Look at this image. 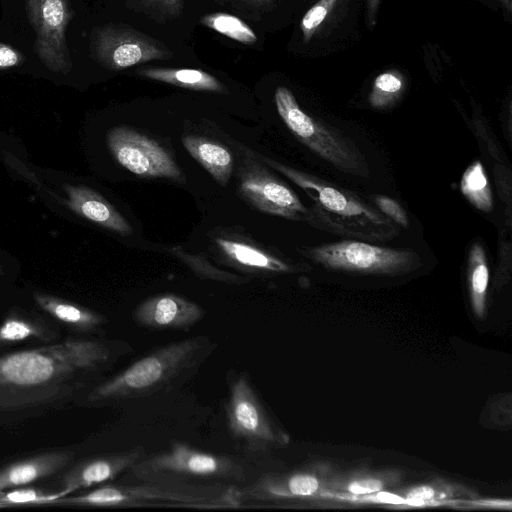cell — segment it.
I'll return each mask as SVG.
<instances>
[{"label":"cell","mask_w":512,"mask_h":512,"mask_svg":"<svg viewBox=\"0 0 512 512\" xmlns=\"http://www.w3.org/2000/svg\"><path fill=\"white\" fill-rule=\"evenodd\" d=\"M200 22L205 27L243 44L252 45L258 40L248 24L232 14L212 13L203 16Z\"/></svg>","instance_id":"d4e9b609"},{"label":"cell","mask_w":512,"mask_h":512,"mask_svg":"<svg viewBox=\"0 0 512 512\" xmlns=\"http://www.w3.org/2000/svg\"><path fill=\"white\" fill-rule=\"evenodd\" d=\"M186 151L221 186H226L233 171L234 160L231 152L220 143L197 135L182 137Z\"/></svg>","instance_id":"ffe728a7"},{"label":"cell","mask_w":512,"mask_h":512,"mask_svg":"<svg viewBox=\"0 0 512 512\" xmlns=\"http://www.w3.org/2000/svg\"><path fill=\"white\" fill-rule=\"evenodd\" d=\"M130 351L122 340L67 338L0 354V425L81 405Z\"/></svg>","instance_id":"6da1fadb"},{"label":"cell","mask_w":512,"mask_h":512,"mask_svg":"<svg viewBox=\"0 0 512 512\" xmlns=\"http://www.w3.org/2000/svg\"><path fill=\"white\" fill-rule=\"evenodd\" d=\"M58 339L57 330L47 321L18 308L10 311L0 324V352L21 344H48Z\"/></svg>","instance_id":"d6986e66"},{"label":"cell","mask_w":512,"mask_h":512,"mask_svg":"<svg viewBox=\"0 0 512 512\" xmlns=\"http://www.w3.org/2000/svg\"><path fill=\"white\" fill-rule=\"evenodd\" d=\"M0 270H1V265H0Z\"/></svg>","instance_id":"74e56055"},{"label":"cell","mask_w":512,"mask_h":512,"mask_svg":"<svg viewBox=\"0 0 512 512\" xmlns=\"http://www.w3.org/2000/svg\"><path fill=\"white\" fill-rule=\"evenodd\" d=\"M26 8L37 35L38 57L50 71L67 74L71 61L65 30L72 18L67 0H26Z\"/></svg>","instance_id":"30bf717a"},{"label":"cell","mask_w":512,"mask_h":512,"mask_svg":"<svg viewBox=\"0 0 512 512\" xmlns=\"http://www.w3.org/2000/svg\"><path fill=\"white\" fill-rule=\"evenodd\" d=\"M226 417L232 437L247 452L256 456L263 455L287 440L245 372H236L230 376Z\"/></svg>","instance_id":"ba28073f"},{"label":"cell","mask_w":512,"mask_h":512,"mask_svg":"<svg viewBox=\"0 0 512 512\" xmlns=\"http://www.w3.org/2000/svg\"><path fill=\"white\" fill-rule=\"evenodd\" d=\"M205 336L173 341L156 348L131 365L95 384L81 406L101 407L157 394L197 371L212 353Z\"/></svg>","instance_id":"7a4b0ae2"},{"label":"cell","mask_w":512,"mask_h":512,"mask_svg":"<svg viewBox=\"0 0 512 512\" xmlns=\"http://www.w3.org/2000/svg\"><path fill=\"white\" fill-rule=\"evenodd\" d=\"M0 508H2L1 504H0Z\"/></svg>","instance_id":"8d00e7d4"},{"label":"cell","mask_w":512,"mask_h":512,"mask_svg":"<svg viewBox=\"0 0 512 512\" xmlns=\"http://www.w3.org/2000/svg\"><path fill=\"white\" fill-rule=\"evenodd\" d=\"M382 486V482L378 479H361L350 483L348 491L355 495H365L380 491Z\"/></svg>","instance_id":"f546056e"},{"label":"cell","mask_w":512,"mask_h":512,"mask_svg":"<svg viewBox=\"0 0 512 512\" xmlns=\"http://www.w3.org/2000/svg\"><path fill=\"white\" fill-rule=\"evenodd\" d=\"M66 496L63 490L57 492H45L35 488H13L0 492V504L2 508L18 505H51L60 497Z\"/></svg>","instance_id":"4316f807"},{"label":"cell","mask_w":512,"mask_h":512,"mask_svg":"<svg viewBox=\"0 0 512 512\" xmlns=\"http://www.w3.org/2000/svg\"><path fill=\"white\" fill-rule=\"evenodd\" d=\"M237 486L140 481L105 484L86 493L55 499L51 505L98 508L238 509Z\"/></svg>","instance_id":"277c9868"},{"label":"cell","mask_w":512,"mask_h":512,"mask_svg":"<svg viewBox=\"0 0 512 512\" xmlns=\"http://www.w3.org/2000/svg\"><path fill=\"white\" fill-rule=\"evenodd\" d=\"M460 189L465 198L478 210H493V195L485 169L480 161H474L464 171Z\"/></svg>","instance_id":"7402d4cb"},{"label":"cell","mask_w":512,"mask_h":512,"mask_svg":"<svg viewBox=\"0 0 512 512\" xmlns=\"http://www.w3.org/2000/svg\"><path fill=\"white\" fill-rule=\"evenodd\" d=\"M142 77L196 91L227 93L213 75L199 69L148 67L137 70Z\"/></svg>","instance_id":"44dd1931"},{"label":"cell","mask_w":512,"mask_h":512,"mask_svg":"<svg viewBox=\"0 0 512 512\" xmlns=\"http://www.w3.org/2000/svg\"><path fill=\"white\" fill-rule=\"evenodd\" d=\"M375 499L379 502L388 503V504H410L409 500L406 498H402L396 494H392L389 492L378 491L375 496Z\"/></svg>","instance_id":"836d02e7"},{"label":"cell","mask_w":512,"mask_h":512,"mask_svg":"<svg viewBox=\"0 0 512 512\" xmlns=\"http://www.w3.org/2000/svg\"><path fill=\"white\" fill-rule=\"evenodd\" d=\"M205 315L197 303L175 294L149 297L135 308L134 322L157 331H188Z\"/></svg>","instance_id":"4fadbf2b"},{"label":"cell","mask_w":512,"mask_h":512,"mask_svg":"<svg viewBox=\"0 0 512 512\" xmlns=\"http://www.w3.org/2000/svg\"><path fill=\"white\" fill-rule=\"evenodd\" d=\"M300 253L326 269L361 274L401 276L422 266L411 248H391L356 239L302 247Z\"/></svg>","instance_id":"52a82bcc"},{"label":"cell","mask_w":512,"mask_h":512,"mask_svg":"<svg viewBox=\"0 0 512 512\" xmlns=\"http://www.w3.org/2000/svg\"><path fill=\"white\" fill-rule=\"evenodd\" d=\"M372 204L400 228L409 227V218L402 205L387 195H372Z\"/></svg>","instance_id":"83f0119b"},{"label":"cell","mask_w":512,"mask_h":512,"mask_svg":"<svg viewBox=\"0 0 512 512\" xmlns=\"http://www.w3.org/2000/svg\"><path fill=\"white\" fill-rule=\"evenodd\" d=\"M66 205L76 214L104 228L128 235L132 228L127 220L102 195L84 185L64 184Z\"/></svg>","instance_id":"2e32d148"},{"label":"cell","mask_w":512,"mask_h":512,"mask_svg":"<svg viewBox=\"0 0 512 512\" xmlns=\"http://www.w3.org/2000/svg\"><path fill=\"white\" fill-rule=\"evenodd\" d=\"M406 88V79L402 73L389 70L378 74L368 94L369 105L377 110L392 107L402 96Z\"/></svg>","instance_id":"603a6c76"},{"label":"cell","mask_w":512,"mask_h":512,"mask_svg":"<svg viewBox=\"0 0 512 512\" xmlns=\"http://www.w3.org/2000/svg\"><path fill=\"white\" fill-rule=\"evenodd\" d=\"M467 272L474 305L482 309L489 281L486 253L480 243H474L468 252Z\"/></svg>","instance_id":"cb8c5ba5"},{"label":"cell","mask_w":512,"mask_h":512,"mask_svg":"<svg viewBox=\"0 0 512 512\" xmlns=\"http://www.w3.org/2000/svg\"><path fill=\"white\" fill-rule=\"evenodd\" d=\"M73 459L70 451L41 453L0 468V492L25 486L49 477Z\"/></svg>","instance_id":"e0dca14e"},{"label":"cell","mask_w":512,"mask_h":512,"mask_svg":"<svg viewBox=\"0 0 512 512\" xmlns=\"http://www.w3.org/2000/svg\"><path fill=\"white\" fill-rule=\"evenodd\" d=\"M435 492L429 486H419L410 490L407 494V499L410 504H421L424 501L434 498Z\"/></svg>","instance_id":"1f68e13d"},{"label":"cell","mask_w":512,"mask_h":512,"mask_svg":"<svg viewBox=\"0 0 512 512\" xmlns=\"http://www.w3.org/2000/svg\"><path fill=\"white\" fill-rule=\"evenodd\" d=\"M257 155L250 150L241 155L237 170L241 197L263 213L309 223L310 209L259 157L261 162L257 161Z\"/></svg>","instance_id":"9c48e42d"},{"label":"cell","mask_w":512,"mask_h":512,"mask_svg":"<svg viewBox=\"0 0 512 512\" xmlns=\"http://www.w3.org/2000/svg\"><path fill=\"white\" fill-rule=\"evenodd\" d=\"M35 303L64 327L82 335H100L107 319L100 313L65 299L34 292Z\"/></svg>","instance_id":"ac0fdd59"},{"label":"cell","mask_w":512,"mask_h":512,"mask_svg":"<svg viewBox=\"0 0 512 512\" xmlns=\"http://www.w3.org/2000/svg\"><path fill=\"white\" fill-rule=\"evenodd\" d=\"M97 60L114 71L168 57L169 53L155 40L126 27L107 26L97 30L94 37Z\"/></svg>","instance_id":"7c38bea8"},{"label":"cell","mask_w":512,"mask_h":512,"mask_svg":"<svg viewBox=\"0 0 512 512\" xmlns=\"http://www.w3.org/2000/svg\"><path fill=\"white\" fill-rule=\"evenodd\" d=\"M245 2L252 4L257 7H267L270 6L274 0H244Z\"/></svg>","instance_id":"e575fe53"},{"label":"cell","mask_w":512,"mask_h":512,"mask_svg":"<svg viewBox=\"0 0 512 512\" xmlns=\"http://www.w3.org/2000/svg\"><path fill=\"white\" fill-rule=\"evenodd\" d=\"M214 241L222 257L236 268L264 274H277L303 270L305 267V265H293L245 240L216 237Z\"/></svg>","instance_id":"9a60e30c"},{"label":"cell","mask_w":512,"mask_h":512,"mask_svg":"<svg viewBox=\"0 0 512 512\" xmlns=\"http://www.w3.org/2000/svg\"><path fill=\"white\" fill-rule=\"evenodd\" d=\"M151 6L158 8L164 14L177 17L183 8V0H145Z\"/></svg>","instance_id":"4dcf8cb0"},{"label":"cell","mask_w":512,"mask_h":512,"mask_svg":"<svg viewBox=\"0 0 512 512\" xmlns=\"http://www.w3.org/2000/svg\"><path fill=\"white\" fill-rule=\"evenodd\" d=\"M258 157L311 199L309 224L314 228L371 243L390 241L401 233L398 225L353 191L271 158Z\"/></svg>","instance_id":"3957f363"},{"label":"cell","mask_w":512,"mask_h":512,"mask_svg":"<svg viewBox=\"0 0 512 512\" xmlns=\"http://www.w3.org/2000/svg\"><path fill=\"white\" fill-rule=\"evenodd\" d=\"M139 481L221 484L241 487L255 479L252 461L205 452L175 441L160 452L143 456L129 470Z\"/></svg>","instance_id":"5b68a950"},{"label":"cell","mask_w":512,"mask_h":512,"mask_svg":"<svg viewBox=\"0 0 512 512\" xmlns=\"http://www.w3.org/2000/svg\"><path fill=\"white\" fill-rule=\"evenodd\" d=\"M274 100L282 121L295 138L315 155L342 173L361 178L370 176L366 156L353 139L307 114L287 87L279 86Z\"/></svg>","instance_id":"8992f818"},{"label":"cell","mask_w":512,"mask_h":512,"mask_svg":"<svg viewBox=\"0 0 512 512\" xmlns=\"http://www.w3.org/2000/svg\"><path fill=\"white\" fill-rule=\"evenodd\" d=\"M345 0H318L304 14L300 30L304 43H308L326 26L332 15L343 5Z\"/></svg>","instance_id":"484cf974"},{"label":"cell","mask_w":512,"mask_h":512,"mask_svg":"<svg viewBox=\"0 0 512 512\" xmlns=\"http://www.w3.org/2000/svg\"><path fill=\"white\" fill-rule=\"evenodd\" d=\"M23 60L24 57L18 50L0 42V70L18 66Z\"/></svg>","instance_id":"f1b7e54d"},{"label":"cell","mask_w":512,"mask_h":512,"mask_svg":"<svg viewBox=\"0 0 512 512\" xmlns=\"http://www.w3.org/2000/svg\"><path fill=\"white\" fill-rule=\"evenodd\" d=\"M107 144L115 160L133 174L182 179L181 169L167 151L133 129L123 126L112 128L107 135Z\"/></svg>","instance_id":"8fae6325"},{"label":"cell","mask_w":512,"mask_h":512,"mask_svg":"<svg viewBox=\"0 0 512 512\" xmlns=\"http://www.w3.org/2000/svg\"><path fill=\"white\" fill-rule=\"evenodd\" d=\"M145 455L144 448L137 446L128 450L86 459L72 466L62 478V489L70 495L80 489L91 488L114 480Z\"/></svg>","instance_id":"5bb4252c"},{"label":"cell","mask_w":512,"mask_h":512,"mask_svg":"<svg viewBox=\"0 0 512 512\" xmlns=\"http://www.w3.org/2000/svg\"><path fill=\"white\" fill-rule=\"evenodd\" d=\"M496 1L504 10V12L511 14L512 12V0H494Z\"/></svg>","instance_id":"d590c367"},{"label":"cell","mask_w":512,"mask_h":512,"mask_svg":"<svg viewBox=\"0 0 512 512\" xmlns=\"http://www.w3.org/2000/svg\"><path fill=\"white\" fill-rule=\"evenodd\" d=\"M381 0H366L365 22L372 29L377 23L378 11Z\"/></svg>","instance_id":"d6a6232c"}]
</instances>
